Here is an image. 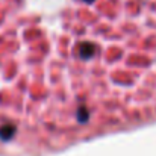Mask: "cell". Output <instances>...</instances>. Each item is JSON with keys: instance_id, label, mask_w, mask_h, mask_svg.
Here are the masks:
<instances>
[{"instance_id": "1", "label": "cell", "mask_w": 156, "mask_h": 156, "mask_svg": "<svg viewBox=\"0 0 156 156\" xmlns=\"http://www.w3.org/2000/svg\"><path fill=\"white\" fill-rule=\"evenodd\" d=\"M94 53H96V47L91 43H80L77 46V55L82 59H90L94 56Z\"/></svg>"}, {"instance_id": "3", "label": "cell", "mask_w": 156, "mask_h": 156, "mask_svg": "<svg viewBox=\"0 0 156 156\" xmlns=\"http://www.w3.org/2000/svg\"><path fill=\"white\" fill-rule=\"evenodd\" d=\"M76 117H77V121H79V123H87L88 118H90V112H88V109H87L85 106H79Z\"/></svg>"}, {"instance_id": "2", "label": "cell", "mask_w": 156, "mask_h": 156, "mask_svg": "<svg viewBox=\"0 0 156 156\" xmlns=\"http://www.w3.org/2000/svg\"><path fill=\"white\" fill-rule=\"evenodd\" d=\"M15 126H12V124H5V126H2L0 127V138L2 140H11L14 135H15Z\"/></svg>"}, {"instance_id": "4", "label": "cell", "mask_w": 156, "mask_h": 156, "mask_svg": "<svg viewBox=\"0 0 156 156\" xmlns=\"http://www.w3.org/2000/svg\"><path fill=\"white\" fill-rule=\"evenodd\" d=\"M83 2H85V3H93L94 0H83Z\"/></svg>"}]
</instances>
